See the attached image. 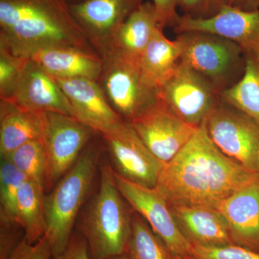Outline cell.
Wrapping results in <instances>:
<instances>
[{"mask_svg": "<svg viewBox=\"0 0 259 259\" xmlns=\"http://www.w3.org/2000/svg\"><path fill=\"white\" fill-rule=\"evenodd\" d=\"M255 175L218 148L204 122L180 152L165 163L155 188L170 207L218 209Z\"/></svg>", "mask_w": 259, "mask_h": 259, "instance_id": "obj_1", "label": "cell"}, {"mask_svg": "<svg viewBox=\"0 0 259 259\" xmlns=\"http://www.w3.org/2000/svg\"><path fill=\"white\" fill-rule=\"evenodd\" d=\"M0 47L23 59L49 48L95 51L65 0H0Z\"/></svg>", "mask_w": 259, "mask_h": 259, "instance_id": "obj_2", "label": "cell"}, {"mask_svg": "<svg viewBox=\"0 0 259 259\" xmlns=\"http://www.w3.org/2000/svg\"><path fill=\"white\" fill-rule=\"evenodd\" d=\"M125 199L116 186L114 171L102 166L98 192L85 209L80 233L93 259H112L124 254L132 229Z\"/></svg>", "mask_w": 259, "mask_h": 259, "instance_id": "obj_3", "label": "cell"}, {"mask_svg": "<svg viewBox=\"0 0 259 259\" xmlns=\"http://www.w3.org/2000/svg\"><path fill=\"white\" fill-rule=\"evenodd\" d=\"M99 155L96 146L87 148L54 190L45 196V236L52 256L61 253L72 236L76 217L93 185Z\"/></svg>", "mask_w": 259, "mask_h": 259, "instance_id": "obj_4", "label": "cell"}, {"mask_svg": "<svg viewBox=\"0 0 259 259\" xmlns=\"http://www.w3.org/2000/svg\"><path fill=\"white\" fill-rule=\"evenodd\" d=\"M97 52L103 61L98 82L109 103L122 120L130 123L163 102L159 89L145 76L139 61L110 49Z\"/></svg>", "mask_w": 259, "mask_h": 259, "instance_id": "obj_5", "label": "cell"}, {"mask_svg": "<svg viewBox=\"0 0 259 259\" xmlns=\"http://www.w3.org/2000/svg\"><path fill=\"white\" fill-rule=\"evenodd\" d=\"M181 61L212 83L222 94L241 79L244 51L239 45L213 32L192 30L177 34Z\"/></svg>", "mask_w": 259, "mask_h": 259, "instance_id": "obj_6", "label": "cell"}, {"mask_svg": "<svg viewBox=\"0 0 259 259\" xmlns=\"http://www.w3.org/2000/svg\"><path fill=\"white\" fill-rule=\"evenodd\" d=\"M204 123L223 153L248 171L259 174V122L222 100Z\"/></svg>", "mask_w": 259, "mask_h": 259, "instance_id": "obj_7", "label": "cell"}, {"mask_svg": "<svg viewBox=\"0 0 259 259\" xmlns=\"http://www.w3.org/2000/svg\"><path fill=\"white\" fill-rule=\"evenodd\" d=\"M161 100L182 120L199 127L222 100L205 78L181 61L159 87Z\"/></svg>", "mask_w": 259, "mask_h": 259, "instance_id": "obj_8", "label": "cell"}, {"mask_svg": "<svg viewBox=\"0 0 259 259\" xmlns=\"http://www.w3.org/2000/svg\"><path fill=\"white\" fill-rule=\"evenodd\" d=\"M95 134L97 133L74 117L44 112L42 141L48 160L47 189L59 182L74 166Z\"/></svg>", "mask_w": 259, "mask_h": 259, "instance_id": "obj_9", "label": "cell"}, {"mask_svg": "<svg viewBox=\"0 0 259 259\" xmlns=\"http://www.w3.org/2000/svg\"><path fill=\"white\" fill-rule=\"evenodd\" d=\"M114 178L126 202L147 221L170 253L188 258L192 245L180 231L169 204L163 196L156 188L136 185L119 176L115 171Z\"/></svg>", "mask_w": 259, "mask_h": 259, "instance_id": "obj_10", "label": "cell"}, {"mask_svg": "<svg viewBox=\"0 0 259 259\" xmlns=\"http://www.w3.org/2000/svg\"><path fill=\"white\" fill-rule=\"evenodd\" d=\"M101 136L115 173L136 185L156 187L164 163L148 150L128 122L123 121L111 132Z\"/></svg>", "mask_w": 259, "mask_h": 259, "instance_id": "obj_11", "label": "cell"}, {"mask_svg": "<svg viewBox=\"0 0 259 259\" xmlns=\"http://www.w3.org/2000/svg\"><path fill=\"white\" fill-rule=\"evenodd\" d=\"M130 125L148 150L164 164L180 152L198 127L182 120L163 102Z\"/></svg>", "mask_w": 259, "mask_h": 259, "instance_id": "obj_12", "label": "cell"}, {"mask_svg": "<svg viewBox=\"0 0 259 259\" xmlns=\"http://www.w3.org/2000/svg\"><path fill=\"white\" fill-rule=\"evenodd\" d=\"M9 100L30 111L59 112L76 118L71 102L57 81L30 59L24 65Z\"/></svg>", "mask_w": 259, "mask_h": 259, "instance_id": "obj_13", "label": "cell"}, {"mask_svg": "<svg viewBox=\"0 0 259 259\" xmlns=\"http://www.w3.org/2000/svg\"><path fill=\"white\" fill-rule=\"evenodd\" d=\"M144 0H80L68 3L94 49L107 44Z\"/></svg>", "mask_w": 259, "mask_h": 259, "instance_id": "obj_14", "label": "cell"}, {"mask_svg": "<svg viewBox=\"0 0 259 259\" xmlns=\"http://www.w3.org/2000/svg\"><path fill=\"white\" fill-rule=\"evenodd\" d=\"M174 30L177 34L192 30L213 32L236 42L243 50H259V9L227 7L207 19L180 15Z\"/></svg>", "mask_w": 259, "mask_h": 259, "instance_id": "obj_15", "label": "cell"}, {"mask_svg": "<svg viewBox=\"0 0 259 259\" xmlns=\"http://www.w3.org/2000/svg\"><path fill=\"white\" fill-rule=\"evenodd\" d=\"M54 79L71 102L76 118L97 134L111 132L123 122L109 103L98 81L88 79Z\"/></svg>", "mask_w": 259, "mask_h": 259, "instance_id": "obj_16", "label": "cell"}, {"mask_svg": "<svg viewBox=\"0 0 259 259\" xmlns=\"http://www.w3.org/2000/svg\"><path fill=\"white\" fill-rule=\"evenodd\" d=\"M218 209L226 218L234 244L259 253V174Z\"/></svg>", "mask_w": 259, "mask_h": 259, "instance_id": "obj_17", "label": "cell"}, {"mask_svg": "<svg viewBox=\"0 0 259 259\" xmlns=\"http://www.w3.org/2000/svg\"><path fill=\"white\" fill-rule=\"evenodd\" d=\"M29 59L54 79L98 81L103 67V61L96 51L81 48H49L34 53Z\"/></svg>", "mask_w": 259, "mask_h": 259, "instance_id": "obj_18", "label": "cell"}, {"mask_svg": "<svg viewBox=\"0 0 259 259\" xmlns=\"http://www.w3.org/2000/svg\"><path fill=\"white\" fill-rule=\"evenodd\" d=\"M183 236L192 245H235L226 218L218 209L206 207H170Z\"/></svg>", "mask_w": 259, "mask_h": 259, "instance_id": "obj_19", "label": "cell"}, {"mask_svg": "<svg viewBox=\"0 0 259 259\" xmlns=\"http://www.w3.org/2000/svg\"><path fill=\"white\" fill-rule=\"evenodd\" d=\"M159 27L162 26L154 5L151 1L144 2L131 13L107 44L95 50L110 49L139 61L153 33Z\"/></svg>", "mask_w": 259, "mask_h": 259, "instance_id": "obj_20", "label": "cell"}, {"mask_svg": "<svg viewBox=\"0 0 259 259\" xmlns=\"http://www.w3.org/2000/svg\"><path fill=\"white\" fill-rule=\"evenodd\" d=\"M0 100L1 156L10 154L28 141L42 139L44 113L26 110L11 100Z\"/></svg>", "mask_w": 259, "mask_h": 259, "instance_id": "obj_21", "label": "cell"}, {"mask_svg": "<svg viewBox=\"0 0 259 259\" xmlns=\"http://www.w3.org/2000/svg\"><path fill=\"white\" fill-rule=\"evenodd\" d=\"M182 47L177 38L171 40L159 27L145 49L139 64L148 81L159 89L181 62Z\"/></svg>", "mask_w": 259, "mask_h": 259, "instance_id": "obj_22", "label": "cell"}, {"mask_svg": "<svg viewBox=\"0 0 259 259\" xmlns=\"http://www.w3.org/2000/svg\"><path fill=\"white\" fill-rule=\"evenodd\" d=\"M44 188L27 180L20 187L17 199V222L23 228L24 239L35 243L46 235Z\"/></svg>", "mask_w": 259, "mask_h": 259, "instance_id": "obj_23", "label": "cell"}, {"mask_svg": "<svg viewBox=\"0 0 259 259\" xmlns=\"http://www.w3.org/2000/svg\"><path fill=\"white\" fill-rule=\"evenodd\" d=\"M243 51V74L238 82L223 92L221 97L259 122V50Z\"/></svg>", "mask_w": 259, "mask_h": 259, "instance_id": "obj_24", "label": "cell"}, {"mask_svg": "<svg viewBox=\"0 0 259 259\" xmlns=\"http://www.w3.org/2000/svg\"><path fill=\"white\" fill-rule=\"evenodd\" d=\"M125 253L131 259H171L166 245L139 214H133L132 229Z\"/></svg>", "mask_w": 259, "mask_h": 259, "instance_id": "obj_25", "label": "cell"}, {"mask_svg": "<svg viewBox=\"0 0 259 259\" xmlns=\"http://www.w3.org/2000/svg\"><path fill=\"white\" fill-rule=\"evenodd\" d=\"M28 180L47 189L48 160L42 139L28 141L7 155Z\"/></svg>", "mask_w": 259, "mask_h": 259, "instance_id": "obj_26", "label": "cell"}, {"mask_svg": "<svg viewBox=\"0 0 259 259\" xmlns=\"http://www.w3.org/2000/svg\"><path fill=\"white\" fill-rule=\"evenodd\" d=\"M28 177L9 158L1 156L0 164V204L1 223L17 222V199L20 187Z\"/></svg>", "mask_w": 259, "mask_h": 259, "instance_id": "obj_27", "label": "cell"}, {"mask_svg": "<svg viewBox=\"0 0 259 259\" xmlns=\"http://www.w3.org/2000/svg\"><path fill=\"white\" fill-rule=\"evenodd\" d=\"M27 59L18 57L0 47V99L9 100Z\"/></svg>", "mask_w": 259, "mask_h": 259, "instance_id": "obj_28", "label": "cell"}, {"mask_svg": "<svg viewBox=\"0 0 259 259\" xmlns=\"http://www.w3.org/2000/svg\"><path fill=\"white\" fill-rule=\"evenodd\" d=\"M189 259H259V253L237 245L218 247L192 245Z\"/></svg>", "mask_w": 259, "mask_h": 259, "instance_id": "obj_29", "label": "cell"}, {"mask_svg": "<svg viewBox=\"0 0 259 259\" xmlns=\"http://www.w3.org/2000/svg\"><path fill=\"white\" fill-rule=\"evenodd\" d=\"M230 7V0H178L182 15L194 19H207Z\"/></svg>", "mask_w": 259, "mask_h": 259, "instance_id": "obj_30", "label": "cell"}, {"mask_svg": "<svg viewBox=\"0 0 259 259\" xmlns=\"http://www.w3.org/2000/svg\"><path fill=\"white\" fill-rule=\"evenodd\" d=\"M51 257L50 243L44 236L35 243H28L23 238L7 259H51Z\"/></svg>", "mask_w": 259, "mask_h": 259, "instance_id": "obj_31", "label": "cell"}, {"mask_svg": "<svg viewBox=\"0 0 259 259\" xmlns=\"http://www.w3.org/2000/svg\"><path fill=\"white\" fill-rule=\"evenodd\" d=\"M51 259H93L88 242L81 233L73 234L67 246L61 253L53 255Z\"/></svg>", "mask_w": 259, "mask_h": 259, "instance_id": "obj_32", "label": "cell"}, {"mask_svg": "<svg viewBox=\"0 0 259 259\" xmlns=\"http://www.w3.org/2000/svg\"><path fill=\"white\" fill-rule=\"evenodd\" d=\"M159 18L160 23L165 27H175L180 15L178 13V0H152Z\"/></svg>", "mask_w": 259, "mask_h": 259, "instance_id": "obj_33", "label": "cell"}, {"mask_svg": "<svg viewBox=\"0 0 259 259\" xmlns=\"http://www.w3.org/2000/svg\"><path fill=\"white\" fill-rule=\"evenodd\" d=\"M230 7L243 10L259 9V0H230Z\"/></svg>", "mask_w": 259, "mask_h": 259, "instance_id": "obj_34", "label": "cell"}, {"mask_svg": "<svg viewBox=\"0 0 259 259\" xmlns=\"http://www.w3.org/2000/svg\"><path fill=\"white\" fill-rule=\"evenodd\" d=\"M112 259H131V258H130L129 257L127 256V255L125 254V253H124V254L119 255V256L115 257V258H113Z\"/></svg>", "mask_w": 259, "mask_h": 259, "instance_id": "obj_35", "label": "cell"}, {"mask_svg": "<svg viewBox=\"0 0 259 259\" xmlns=\"http://www.w3.org/2000/svg\"><path fill=\"white\" fill-rule=\"evenodd\" d=\"M171 259H189L187 258H183V257L177 256V255H174L171 254Z\"/></svg>", "mask_w": 259, "mask_h": 259, "instance_id": "obj_36", "label": "cell"}, {"mask_svg": "<svg viewBox=\"0 0 259 259\" xmlns=\"http://www.w3.org/2000/svg\"><path fill=\"white\" fill-rule=\"evenodd\" d=\"M67 3H75V2L80 1V0H65Z\"/></svg>", "mask_w": 259, "mask_h": 259, "instance_id": "obj_37", "label": "cell"}]
</instances>
